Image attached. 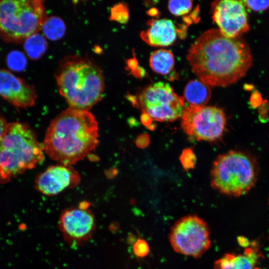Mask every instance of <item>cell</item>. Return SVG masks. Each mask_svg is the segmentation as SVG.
I'll return each instance as SVG.
<instances>
[{
    "label": "cell",
    "instance_id": "cell-1",
    "mask_svg": "<svg viewBox=\"0 0 269 269\" xmlns=\"http://www.w3.org/2000/svg\"><path fill=\"white\" fill-rule=\"evenodd\" d=\"M192 72L210 87H227L245 75L252 64L250 47L239 37L230 38L212 28L202 33L188 50Z\"/></svg>",
    "mask_w": 269,
    "mask_h": 269
},
{
    "label": "cell",
    "instance_id": "cell-2",
    "mask_svg": "<svg viewBox=\"0 0 269 269\" xmlns=\"http://www.w3.org/2000/svg\"><path fill=\"white\" fill-rule=\"evenodd\" d=\"M98 125L87 110L69 108L53 119L44 140L45 153L61 164L71 166L97 147Z\"/></svg>",
    "mask_w": 269,
    "mask_h": 269
},
{
    "label": "cell",
    "instance_id": "cell-3",
    "mask_svg": "<svg viewBox=\"0 0 269 269\" xmlns=\"http://www.w3.org/2000/svg\"><path fill=\"white\" fill-rule=\"evenodd\" d=\"M55 77L59 93L70 108L88 111L102 98V73L87 58L65 57L60 62Z\"/></svg>",
    "mask_w": 269,
    "mask_h": 269
},
{
    "label": "cell",
    "instance_id": "cell-4",
    "mask_svg": "<svg viewBox=\"0 0 269 269\" xmlns=\"http://www.w3.org/2000/svg\"><path fill=\"white\" fill-rule=\"evenodd\" d=\"M44 147L28 124L7 123L0 140V183L31 169L44 159Z\"/></svg>",
    "mask_w": 269,
    "mask_h": 269
},
{
    "label": "cell",
    "instance_id": "cell-5",
    "mask_svg": "<svg viewBox=\"0 0 269 269\" xmlns=\"http://www.w3.org/2000/svg\"><path fill=\"white\" fill-rule=\"evenodd\" d=\"M258 177L256 160L246 153L231 150L219 155L211 172V185L220 193L235 197L247 193Z\"/></svg>",
    "mask_w": 269,
    "mask_h": 269
},
{
    "label": "cell",
    "instance_id": "cell-6",
    "mask_svg": "<svg viewBox=\"0 0 269 269\" xmlns=\"http://www.w3.org/2000/svg\"><path fill=\"white\" fill-rule=\"evenodd\" d=\"M41 0H0V38L21 43L42 29L47 18Z\"/></svg>",
    "mask_w": 269,
    "mask_h": 269
},
{
    "label": "cell",
    "instance_id": "cell-7",
    "mask_svg": "<svg viewBox=\"0 0 269 269\" xmlns=\"http://www.w3.org/2000/svg\"><path fill=\"white\" fill-rule=\"evenodd\" d=\"M132 102L143 114L159 122L175 121L186 108L183 97L177 95L169 84L160 81L143 89Z\"/></svg>",
    "mask_w": 269,
    "mask_h": 269
},
{
    "label": "cell",
    "instance_id": "cell-8",
    "mask_svg": "<svg viewBox=\"0 0 269 269\" xmlns=\"http://www.w3.org/2000/svg\"><path fill=\"white\" fill-rule=\"evenodd\" d=\"M168 240L175 252L195 258L200 257L211 247L209 226L195 214L178 219L170 228Z\"/></svg>",
    "mask_w": 269,
    "mask_h": 269
},
{
    "label": "cell",
    "instance_id": "cell-9",
    "mask_svg": "<svg viewBox=\"0 0 269 269\" xmlns=\"http://www.w3.org/2000/svg\"><path fill=\"white\" fill-rule=\"evenodd\" d=\"M181 118L183 132L197 140H217L222 137L225 129V114L216 107L189 105Z\"/></svg>",
    "mask_w": 269,
    "mask_h": 269
},
{
    "label": "cell",
    "instance_id": "cell-10",
    "mask_svg": "<svg viewBox=\"0 0 269 269\" xmlns=\"http://www.w3.org/2000/svg\"><path fill=\"white\" fill-rule=\"evenodd\" d=\"M59 228L65 241L72 247L89 241L96 230V221L89 209L73 207L64 210L59 220Z\"/></svg>",
    "mask_w": 269,
    "mask_h": 269
},
{
    "label": "cell",
    "instance_id": "cell-11",
    "mask_svg": "<svg viewBox=\"0 0 269 269\" xmlns=\"http://www.w3.org/2000/svg\"><path fill=\"white\" fill-rule=\"evenodd\" d=\"M212 18L222 34L230 38L239 37L249 29L244 1L223 0L211 4Z\"/></svg>",
    "mask_w": 269,
    "mask_h": 269
},
{
    "label": "cell",
    "instance_id": "cell-12",
    "mask_svg": "<svg viewBox=\"0 0 269 269\" xmlns=\"http://www.w3.org/2000/svg\"><path fill=\"white\" fill-rule=\"evenodd\" d=\"M37 97L34 86L10 71L0 69V97L17 108H27L34 105Z\"/></svg>",
    "mask_w": 269,
    "mask_h": 269
},
{
    "label": "cell",
    "instance_id": "cell-13",
    "mask_svg": "<svg viewBox=\"0 0 269 269\" xmlns=\"http://www.w3.org/2000/svg\"><path fill=\"white\" fill-rule=\"evenodd\" d=\"M80 180V175L71 166L57 164L40 173L35 180V187L43 194L52 196L76 186Z\"/></svg>",
    "mask_w": 269,
    "mask_h": 269
},
{
    "label": "cell",
    "instance_id": "cell-14",
    "mask_svg": "<svg viewBox=\"0 0 269 269\" xmlns=\"http://www.w3.org/2000/svg\"><path fill=\"white\" fill-rule=\"evenodd\" d=\"M149 26L140 33L142 39L154 46H167L173 44L177 37V29L173 21L169 19H152Z\"/></svg>",
    "mask_w": 269,
    "mask_h": 269
},
{
    "label": "cell",
    "instance_id": "cell-15",
    "mask_svg": "<svg viewBox=\"0 0 269 269\" xmlns=\"http://www.w3.org/2000/svg\"><path fill=\"white\" fill-rule=\"evenodd\" d=\"M262 255L254 242L242 254L227 253L217 260L213 269H255Z\"/></svg>",
    "mask_w": 269,
    "mask_h": 269
},
{
    "label": "cell",
    "instance_id": "cell-16",
    "mask_svg": "<svg viewBox=\"0 0 269 269\" xmlns=\"http://www.w3.org/2000/svg\"><path fill=\"white\" fill-rule=\"evenodd\" d=\"M211 97L210 87L199 79L189 81L184 89L183 98L191 105L205 106Z\"/></svg>",
    "mask_w": 269,
    "mask_h": 269
},
{
    "label": "cell",
    "instance_id": "cell-17",
    "mask_svg": "<svg viewBox=\"0 0 269 269\" xmlns=\"http://www.w3.org/2000/svg\"><path fill=\"white\" fill-rule=\"evenodd\" d=\"M149 65L155 72L161 75H166L173 68L174 55L169 50L158 49L151 54L149 58Z\"/></svg>",
    "mask_w": 269,
    "mask_h": 269
},
{
    "label": "cell",
    "instance_id": "cell-18",
    "mask_svg": "<svg viewBox=\"0 0 269 269\" xmlns=\"http://www.w3.org/2000/svg\"><path fill=\"white\" fill-rule=\"evenodd\" d=\"M23 43L24 49L26 54L32 60L39 59L48 47L45 38L38 33L29 36Z\"/></svg>",
    "mask_w": 269,
    "mask_h": 269
},
{
    "label": "cell",
    "instance_id": "cell-19",
    "mask_svg": "<svg viewBox=\"0 0 269 269\" xmlns=\"http://www.w3.org/2000/svg\"><path fill=\"white\" fill-rule=\"evenodd\" d=\"M41 30L48 39L56 40L61 38L64 35L66 26L62 19L53 16L47 17Z\"/></svg>",
    "mask_w": 269,
    "mask_h": 269
},
{
    "label": "cell",
    "instance_id": "cell-20",
    "mask_svg": "<svg viewBox=\"0 0 269 269\" xmlns=\"http://www.w3.org/2000/svg\"><path fill=\"white\" fill-rule=\"evenodd\" d=\"M192 1L188 0H171L168 1L170 12L175 16H181L189 12L192 7Z\"/></svg>",
    "mask_w": 269,
    "mask_h": 269
},
{
    "label": "cell",
    "instance_id": "cell-21",
    "mask_svg": "<svg viewBox=\"0 0 269 269\" xmlns=\"http://www.w3.org/2000/svg\"><path fill=\"white\" fill-rule=\"evenodd\" d=\"M7 64L11 70L19 71L25 68L27 61L22 52L18 51H13L10 52L7 55Z\"/></svg>",
    "mask_w": 269,
    "mask_h": 269
},
{
    "label": "cell",
    "instance_id": "cell-22",
    "mask_svg": "<svg viewBox=\"0 0 269 269\" xmlns=\"http://www.w3.org/2000/svg\"><path fill=\"white\" fill-rule=\"evenodd\" d=\"M180 162L184 169L188 171L194 167L196 157L192 149L187 148L184 149L180 156Z\"/></svg>",
    "mask_w": 269,
    "mask_h": 269
},
{
    "label": "cell",
    "instance_id": "cell-23",
    "mask_svg": "<svg viewBox=\"0 0 269 269\" xmlns=\"http://www.w3.org/2000/svg\"><path fill=\"white\" fill-rule=\"evenodd\" d=\"M133 252L137 258L146 257L149 252V247L147 242L142 239H137L133 246Z\"/></svg>",
    "mask_w": 269,
    "mask_h": 269
},
{
    "label": "cell",
    "instance_id": "cell-24",
    "mask_svg": "<svg viewBox=\"0 0 269 269\" xmlns=\"http://www.w3.org/2000/svg\"><path fill=\"white\" fill-rule=\"evenodd\" d=\"M244 2L248 7L256 12L264 11L269 7V0H245Z\"/></svg>",
    "mask_w": 269,
    "mask_h": 269
},
{
    "label": "cell",
    "instance_id": "cell-25",
    "mask_svg": "<svg viewBox=\"0 0 269 269\" xmlns=\"http://www.w3.org/2000/svg\"><path fill=\"white\" fill-rule=\"evenodd\" d=\"M269 103L265 101L259 109V120L262 123H267L269 120Z\"/></svg>",
    "mask_w": 269,
    "mask_h": 269
},
{
    "label": "cell",
    "instance_id": "cell-26",
    "mask_svg": "<svg viewBox=\"0 0 269 269\" xmlns=\"http://www.w3.org/2000/svg\"><path fill=\"white\" fill-rule=\"evenodd\" d=\"M262 101V97L259 92H255L252 94L250 99V104L252 108L256 109L260 107Z\"/></svg>",
    "mask_w": 269,
    "mask_h": 269
},
{
    "label": "cell",
    "instance_id": "cell-27",
    "mask_svg": "<svg viewBox=\"0 0 269 269\" xmlns=\"http://www.w3.org/2000/svg\"><path fill=\"white\" fill-rule=\"evenodd\" d=\"M7 124L4 117L0 113V140L4 133Z\"/></svg>",
    "mask_w": 269,
    "mask_h": 269
}]
</instances>
